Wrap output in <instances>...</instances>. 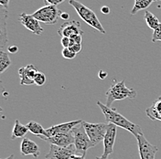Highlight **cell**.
Here are the masks:
<instances>
[{
    "mask_svg": "<svg viewBox=\"0 0 161 159\" xmlns=\"http://www.w3.org/2000/svg\"><path fill=\"white\" fill-rule=\"evenodd\" d=\"M137 92L135 89L127 88L125 84V80L118 81L113 84L106 91V106L111 107L112 103L115 101L125 99H135Z\"/></svg>",
    "mask_w": 161,
    "mask_h": 159,
    "instance_id": "7a4b0ae2",
    "label": "cell"
},
{
    "mask_svg": "<svg viewBox=\"0 0 161 159\" xmlns=\"http://www.w3.org/2000/svg\"><path fill=\"white\" fill-rule=\"evenodd\" d=\"M8 18V8L1 6L0 8V47L3 49L8 43V31H7V21Z\"/></svg>",
    "mask_w": 161,
    "mask_h": 159,
    "instance_id": "9a60e30c",
    "label": "cell"
},
{
    "mask_svg": "<svg viewBox=\"0 0 161 159\" xmlns=\"http://www.w3.org/2000/svg\"><path fill=\"white\" fill-rule=\"evenodd\" d=\"M14 158V155H11V156H9L8 158H5V159H13Z\"/></svg>",
    "mask_w": 161,
    "mask_h": 159,
    "instance_id": "d590c367",
    "label": "cell"
},
{
    "mask_svg": "<svg viewBox=\"0 0 161 159\" xmlns=\"http://www.w3.org/2000/svg\"><path fill=\"white\" fill-rule=\"evenodd\" d=\"M61 54L63 56V58L67 59V60H73L76 57V53H74L72 50H70V48H65L61 51Z\"/></svg>",
    "mask_w": 161,
    "mask_h": 159,
    "instance_id": "cb8c5ba5",
    "label": "cell"
},
{
    "mask_svg": "<svg viewBox=\"0 0 161 159\" xmlns=\"http://www.w3.org/2000/svg\"><path fill=\"white\" fill-rule=\"evenodd\" d=\"M10 0H0V5L4 8H8V4H9Z\"/></svg>",
    "mask_w": 161,
    "mask_h": 159,
    "instance_id": "d6a6232c",
    "label": "cell"
},
{
    "mask_svg": "<svg viewBox=\"0 0 161 159\" xmlns=\"http://www.w3.org/2000/svg\"><path fill=\"white\" fill-rule=\"evenodd\" d=\"M97 105L100 107L102 112L103 113L106 123H113L123 129L127 130L128 132H130L135 135V137L143 134L142 129L139 125H137V124L130 122L128 119H126L115 109H112L111 107L106 106L105 104H103L101 101H97Z\"/></svg>",
    "mask_w": 161,
    "mask_h": 159,
    "instance_id": "6da1fadb",
    "label": "cell"
},
{
    "mask_svg": "<svg viewBox=\"0 0 161 159\" xmlns=\"http://www.w3.org/2000/svg\"><path fill=\"white\" fill-rule=\"evenodd\" d=\"M19 21L22 26H24L27 30L31 31L35 35H40L43 32V29L40 26V21H38L32 15L22 13L19 16Z\"/></svg>",
    "mask_w": 161,
    "mask_h": 159,
    "instance_id": "7c38bea8",
    "label": "cell"
},
{
    "mask_svg": "<svg viewBox=\"0 0 161 159\" xmlns=\"http://www.w3.org/2000/svg\"><path fill=\"white\" fill-rule=\"evenodd\" d=\"M34 82L37 86H42L45 84L46 82V76L44 73L40 72V71H38L36 76H35V80H34Z\"/></svg>",
    "mask_w": 161,
    "mask_h": 159,
    "instance_id": "603a6c76",
    "label": "cell"
},
{
    "mask_svg": "<svg viewBox=\"0 0 161 159\" xmlns=\"http://www.w3.org/2000/svg\"><path fill=\"white\" fill-rule=\"evenodd\" d=\"M116 127L117 126L113 123H108L107 132H106L104 139H103V153L102 156L103 158H108V156L114 151V145L115 143L116 131H117Z\"/></svg>",
    "mask_w": 161,
    "mask_h": 159,
    "instance_id": "30bf717a",
    "label": "cell"
},
{
    "mask_svg": "<svg viewBox=\"0 0 161 159\" xmlns=\"http://www.w3.org/2000/svg\"><path fill=\"white\" fill-rule=\"evenodd\" d=\"M70 49L72 50L74 53L78 54L80 50H81V44H73V45H71V46H70Z\"/></svg>",
    "mask_w": 161,
    "mask_h": 159,
    "instance_id": "83f0119b",
    "label": "cell"
},
{
    "mask_svg": "<svg viewBox=\"0 0 161 159\" xmlns=\"http://www.w3.org/2000/svg\"><path fill=\"white\" fill-rule=\"evenodd\" d=\"M38 70L32 64H29L25 67H22L19 70V75L20 78L21 85H32L35 84L34 80Z\"/></svg>",
    "mask_w": 161,
    "mask_h": 159,
    "instance_id": "5bb4252c",
    "label": "cell"
},
{
    "mask_svg": "<svg viewBox=\"0 0 161 159\" xmlns=\"http://www.w3.org/2000/svg\"><path fill=\"white\" fill-rule=\"evenodd\" d=\"M61 11L57 8L56 6L53 5H46L40 9L35 11L32 16L40 22L48 24V25H54L58 19L60 18Z\"/></svg>",
    "mask_w": 161,
    "mask_h": 159,
    "instance_id": "8992f818",
    "label": "cell"
},
{
    "mask_svg": "<svg viewBox=\"0 0 161 159\" xmlns=\"http://www.w3.org/2000/svg\"><path fill=\"white\" fill-rule=\"evenodd\" d=\"M58 34L61 38H71L75 35H82L83 30L80 29V23L75 20L64 22L58 30Z\"/></svg>",
    "mask_w": 161,
    "mask_h": 159,
    "instance_id": "8fae6325",
    "label": "cell"
},
{
    "mask_svg": "<svg viewBox=\"0 0 161 159\" xmlns=\"http://www.w3.org/2000/svg\"><path fill=\"white\" fill-rule=\"evenodd\" d=\"M20 153L23 156H33L35 158L40 156V152L39 145L29 138H24L20 145Z\"/></svg>",
    "mask_w": 161,
    "mask_h": 159,
    "instance_id": "2e32d148",
    "label": "cell"
},
{
    "mask_svg": "<svg viewBox=\"0 0 161 159\" xmlns=\"http://www.w3.org/2000/svg\"><path fill=\"white\" fill-rule=\"evenodd\" d=\"M60 43H61V45H62L63 49H65V48H70V38H67V37H63V38H61Z\"/></svg>",
    "mask_w": 161,
    "mask_h": 159,
    "instance_id": "4316f807",
    "label": "cell"
},
{
    "mask_svg": "<svg viewBox=\"0 0 161 159\" xmlns=\"http://www.w3.org/2000/svg\"><path fill=\"white\" fill-rule=\"evenodd\" d=\"M144 17H145V20L147 22V25L148 26V28H150L151 30H155L160 25V22H159L158 19L157 18V16L152 14L150 11H148V10L145 11V16Z\"/></svg>",
    "mask_w": 161,
    "mask_h": 159,
    "instance_id": "ffe728a7",
    "label": "cell"
},
{
    "mask_svg": "<svg viewBox=\"0 0 161 159\" xmlns=\"http://www.w3.org/2000/svg\"><path fill=\"white\" fill-rule=\"evenodd\" d=\"M60 19H62L67 20V19H69V18H70V15H69V13H66V12H61V13H60Z\"/></svg>",
    "mask_w": 161,
    "mask_h": 159,
    "instance_id": "1f68e13d",
    "label": "cell"
},
{
    "mask_svg": "<svg viewBox=\"0 0 161 159\" xmlns=\"http://www.w3.org/2000/svg\"><path fill=\"white\" fill-rule=\"evenodd\" d=\"M81 122H82V120H76V121H70V122L62 123L60 124L53 125L50 128L46 129V136H43V137L50 138V137H52V136L57 135V134L71 133L73 128L76 125H78L79 123H80ZM39 137H40V136H39Z\"/></svg>",
    "mask_w": 161,
    "mask_h": 159,
    "instance_id": "9c48e42d",
    "label": "cell"
},
{
    "mask_svg": "<svg viewBox=\"0 0 161 159\" xmlns=\"http://www.w3.org/2000/svg\"><path fill=\"white\" fill-rule=\"evenodd\" d=\"M40 139L50 143V145H58L61 147H67L71 145H74V138L72 135V133L69 134H57L50 138H46L43 136H40Z\"/></svg>",
    "mask_w": 161,
    "mask_h": 159,
    "instance_id": "4fadbf2b",
    "label": "cell"
},
{
    "mask_svg": "<svg viewBox=\"0 0 161 159\" xmlns=\"http://www.w3.org/2000/svg\"><path fill=\"white\" fill-rule=\"evenodd\" d=\"M156 0H135V5L131 10V15H136L141 10L147 9Z\"/></svg>",
    "mask_w": 161,
    "mask_h": 159,
    "instance_id": "44dd1931",
    "label": "cell"
},
{
    "mask_svg": "<svg viewBox=\"0 0 161 159\" xmlns=\"http://www.w3.org/2000/svg\"><path fill=\"white\" fill-rule=\"evenodd\" d=\"M19 51V48L17 46H9L8 47V52L11 54H15Z\"/></svg>",
    "mask_w": 161,
    "mask_h": 159,
    "instance_id": "f546056e",
    "label": "cell"
},
{
    "mask_svg": "<svg viewBox=\"0 0 161 159\" xmlns=\"http://www.w3.org/2000/svg\"><path fill=\"white\" fill-rule=\"evenodd\" d=\"M26 125H27V127H28V129L30 133L37 135L38 137L39 136H46V129H44L43 126L40 124L39 123L34 122V121H30Z\"/></svg>",
    "mask_w": 161,
    "mask_h": 159,
    "instance_id": "d6986e66",
    "label": "cell"
},
{
    "mask_svg": "<svg viewBox=\"0 0 161 159\" xmlns=\"http://www.w3.org/2000/svg\"><path fill=\"white\" fill-rule=\"evenodd\" d=\"M101 12H102L103 14L107 15V14H109V13H110V8H109L107 6H103V7H102V8H101Z\"/></svg>",
    "mask_w": 161,
    "mask_h": 159,
    "instance_id": "4dcf8cb0",
    "label": "cell"
},
{
    "mask_svg": "<svg viewBox=\"0 0 161 159\" xmlns=\"http://www.w3.org/2000/svg\"><path fill=\"white\" fill-rule=\"evenodd\" d=\"M82 123L92 142V146H95L101 142H103L105 134L108 128V123H92L84 121H82Z\"/></svg>",
    "mask_w": 161,
    "mask_h": 159,
    "instance_id": "5b68a950",
    "label": "cell"
},
{
    "mask_svg": "<svg viewBox=\"0 0 161 159\" xmlns=\"http://www.w3.org/2000/svg\"><path fill=\"white\" fill-rule=\"evenodd\" d=\"M69 4L71 7H73V8L76 10V12L79 15V17L85 23H87L92 28L98 30L99 32L103 33V34L106 33L105 30L103 28V25L101 24V22L98 19L96 14L91 8H87L86 6H84L83 4L80 3L77 0H70Z\"/></svg>",
    "mask_w": 161,
    "mask_h": 159,
    "instance_id": "3957f363",
    "label": "cell"
},
{
    "mask_svg": "<svg viewBox=\"0 0 161 159\" xmlns=\"http://www.w3.org/2000/svg\"><path fill=\"white\" fill-rule=\"evenodd\" d=\"M137 140L138 151L141 159H155L156 154L158 153V147L150 144L147 138L141 134L136 137Z\"/></svg>",
    "mask_w": 161,
    "mask_h": 159,
    "instance_id": "ba28073f",
    "label": "cell"
},
{
    "mask_svg": "<svg viewBox=\"0 0 161 159\" xmlns=\"http://www.w3.org/2000/svg\"><path fill=\"white\" fill-rule=\"evenodd\" d=\"M70 46L73 44H81L82 39H81V35H75L73 37L70 38Z\"/></svg>",
    "mask_w": 161,
    "mask_h": 159,
    "instance_id": "484cf974",
    "label": "cell"
},
{
    "mask_svg": "<svg viewBox=\"0 0 161 159\" xmlns=\"http://www.w3.org/2000/svg\"><path fill=\"white\" fill-rule=\"evenodd\" d=\"M156 41H161V23L156 30H153L152 42H156Z\"/></svg>",
    "mask_w": 161,
    "mask_h": 159,
    "instance_id": "d4e9b609",
    "label": "cell"
},
{
    "mask_svg": "<svg viewBox=\"0 0 161 159\" xmlns=\"http://www.w3.org/2000/svg\"><path fill=\"white\" fill-rule=\"evenodd\" d=\"M64 0H44V2L46 3V5H53V6H58L61 4Z\"/></svg>",
    "mask_w": 161,
    "mask_h": 159,
    "instance_id": "f1b7e54d",
    "label": "cell"
},
{
    "mask_svg": "<svg viewBox=\"0 0 161 159\" xmlns=\"http://www.w3.org/2000/svg\"><path fill=\"white\" fill-rule=\"evenodd\" d=\"M28 132H29V129H28L27 125H24V124L20 123L19 120H16L12 134H11V139H17V138L23 137V136L26 135V134Z\"/></svg>",
    "mask_w": 161,
    "mask_h": 159,
    "instance_id": "ac0fdd59",
    "label": "cell"
},
{
    "mask_svg": "<svg viewBox=\"0 0 161 159\" xmlns=\"http://www.w3.org/2000/svg\"><path fill=\"white\" fill-rule=\"evenodd\" d=\"M107 77V73L105 72V71H103V70H100L99 71V78L101 80H103L105 79Z\"/></svg>",
    "mask_w": 161,
    "mask_h": 159,
    "instance_id": "e575fe53",
    "label": "cell"
},
{
    "mask_svg": "<svg viewBox=\"0 0 161 159\" xmlns=\"http://www.w3.org/2000/svg\"><path fill=\"white\" fill-rule=\"evenodd\" d=\"M76 154V148L74 145L67 147H61L58 145H50V151L46 155L47 159H70L73 155Z\"/></svg>",
    "mask_w": 161,
    "mask_h": 159,
    "instance_id": "52a82bcc",
    "label": "cell"
},
{
    "mask_svg": "<svg viewBox=\"0 0 161 159\" xmlns=\"http://www.w3.org/2000/svg\"><path fill=\"white\" fill-rule=\"evenodd\" d=\"M95 159H108V158H103V156H95Z\"/></svg>",
    "mask_w": 161,
    "mask_h": 159,
    "instance_id": "8d00e7d4",
    "label": "cell"
},
{
    "mask_svg": "<svg viewBox=\"0 0 161 159\" xmlns=\"http://www.w3.org/2000/svg\"><path fill=\"white\" fill-rule=\"evenodd\" d=\"M146 113L153 121H161V96L146 109Z\"/></svg>",
    "mask_w": 161,
    "mask_h": 159,
    "instance_id": "e0dca14e",
    "label": "cell"
},
{
    "mask_svg": "<svg viewBox=\"0 0 161 159\" xmlns=\"http://www.w3.org/2000/svg\"><path fill=\"white\" fill-rule=\"evenodd\" d=\"M70 159H85V155H73Z\"/></svg>",
    "mask_w": 161,
    "mask_h": 159,
    "instance_id": "836d02e7",
    "label": "cell"
},
{
    "mask_svg": "<svg viewBox=\"0 0 161 159\" xmlns=\"http://www.w3.org/2000/svg\"><path fill=\"white\" fill-rule=\"evenodd\" d=\"M71 133L74 138V146L76 148V153L80 155H86V152L93 146L85 131L82 122L76 125L71 131Z\"/></svg>",
    "mask_w": 161,
    "mask_h": 159,
    "instance_id": "277c9868",
    "label": "cell"
},
{
    "mask_svg": "<svg viewBox=\"0 0 161 159\" xmlns=\"http://www.w3.org/2000/svg\"><path fill=\"white\" fill-rule=\"evenodd\" d=\"M160 1H161V0H160Z\"/></svg>",
    "mask_w": 161,
    "mask_h": 159,
    "instance_id": "74e56055",
    "label": "cell"
},
{
    "mask_svg": "<svg viewBox=\"0 0 161 159\" xmlns=\"http://www.w3.org/2000/svg\"><path fill=\"white\" fill-rule=\"evenodd\" d=\"M11 65V60L8 52L1 50L0 51V73L2 74L5 70H8Z\"/></svg>",
    "mask_w": 161,
    "mask_h": 159,
    "instance_id": "7402d4cb",
    "label": "cell"
}]
</instances>
